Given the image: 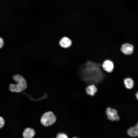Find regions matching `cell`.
Listing matches in <instances>:
<instances>
[{
	"label": "cell",
	"instance_id": "30bf717a",
	"mask_svg": "<svg viewBox=\"0 0 138 138\" xmlns=\"http://www.w3.org/2000/svg\"><path fill=\"white\" fill-rule=\"evenodd\" d=\"M123 82L125 87L128 89H131L134 87V81L133 79L130 77L125 78L124 79Z\"/></svg>",
	"mask_w": 138,
	"mask_h": 138
},
{
	"label": "cell",
	"instance_id": "52a82bcc",
	"mask_svg": "<svg viewBox=\"0 0 138 138\" xmlns=\"http://www.w3.org/2000/svg\"><path fill=\"white\" fill-rule=\"evenodd\" d=\"M59 43L61 47L64 48H66L71 46L72 42L69 38L65 36L61 38L59 41Z\"/></svg>",
	"mask_w": 138,
	"mask_h": 138
},
{
	"label": "cell",
	"instance_id": "8fae6325",
	"mask_svg": "<svg viewBox=\"0 0 138 138\" xmlns=\"http://www.w3.org/2000/svg\"><path fill=\"white\" fill-rule=\"evenodd\" d=\"M56 137L57 138H67L68 136L64 133H60L57 134Z\"/></svg>",
	"mask_w": 138,
	"mask_h": 138
},
{
	"label": "cell",
	"instance_id": "5bb4252c",
	"mask_svg": "<svg viewBox=\"0 0 138 138\" xmlns=\"http://www.w3.org/2000/svg\"><path fill=\"white\" fill-rule=\"evenodd\" d=\"M135 96L137 99L138 100V91L136 93Z\"/></svg>",
	"mask_w": 138,
	"mask_h": 138
},
{
	"label": "cell",
	"instance_id": "ba28073f",
	"mask_svg": "<svg viewBox=\"0 0 138 138\" xmlns=\"http://www.w3.org/2000/svg\"><path fill=\"white\" fill-rule=\"evenodd\" d=\"M35 135L34 129L30 127L26 128L22 133V136L24 138H32Z\"/></svg>",
	"mask_w": 138,
	"mask_h": 138
},
{
	"label": "cell",
	"instance_id": "7c38bea8",
	"mask_svg": "<svg viewBox=\"0 0 138 138\" xmlns=\"http://www.w3.org/2000/svg\"><path fill=\"white\" fill-rule=\"evenodd\" d=\"M5 124V120L3 117L0 116V129L2 128Z\"/></svg>",
	"mask_w": 138,
	"mask_h": 138
},
{
	"label": "cell",
	"instance_id": "8992f818",
	"mask_svg": "<svg viewBox=\"0 0 138 138\" xmlns=\"http://www.w3.org/2000/svg\"><path fill=\"white\" fill-rule=\"evenodd\" d=\"M128 135L131 138H138V122L127 130Z\"/></svg>",
	"mask_w": 138,
	"mask_h": 138
},
{
	"label": "cell",
	"instance_id": "6da1fadb",
	"mask_svg": "<svg viewBox=\"0 0 138 138\" xmlns=\"http://www.w3.org/2000/svg\"><path fill=\"white\" fill-rule=\"evenodd\" d=\"M13 79L16 84L11 83L9 86V89L13 92H20L25 89L27 87L26 79L21 75L16 74L13 76Z\"/></svg>",
	"mask_w": 138,
	"mask_h": 138
},
{
	"label": "cell",
	"instance_id": "3957f363",
	"mask_svg": "<svg viewBox=\"0 0 138 138\" xmlns=\"http://www.w3.org/2000/svg\"><path fill=\"white\" fill-rule=\"evenodd\" d=\"M105 112L107 119L109 120L115 121L119 120L118 111L116 109L108 107L106 109Z\"/></svg>",
	"mask_w": 138,
	"mask_h": 138
},
{
	"label": "cell",
	"instance_id": "5b68a950",
	"mask_svg": "<svg viewBox=\"0 0 138 138\" xmlns=\"http://www.w3.org/2000/svg\"><path fill=\"white\" fill-rule=\"evenodd\" d=\"M102 66L104 71L108 73H110L113 71L114 68V64L112 61L107 59L103 62Z\"/></svg>",
	"mask_w": 138,
	"mask_h": 138
},
{
	"label": "cell",
	"instance_id": "277c9868",
	"mask_svg": "<svg viewBox=\"0 0 138 138\" xmlns=\"http://www.w3.org/2000/svg\"><path fill=\"white\" fill-rule=\"evenodd\" d=\"M134 46L132 44L125 43L121 45L120 48L121 52L124 54L130 55L132 54L134 51Z\"/></svg>",
	"mask_w": 138,
	"mask_h": 138
},
{
	"label": "cell",
	"instance_id": "9c48e42d",
	"mask_svg": "<svg viewBox=\"0 0 138 138\" xmlns=\"http://www.w3.org/2000/svg\"><path fill=\"white\" fill-rule=\"evenodd\" d=\"M98 90V89L96 85L91 84L88 85L86 88V92L89 95L94 96Z\"/></svg>",
	"mask_w": 138,
	"mask_h": 138
},
{
	"label": "cell",
	"instance_id": "4fadbf2b",
	"mask_svg": "<svg viewBox=\"0 0 138 138\" xmlns=\"http://www.w3.org/2000/svg\"><path fill=\"white\" fill-rule=\"evenodd\" d=\"M4 44V40L1 37L0 38V48L3 47Z\"/></svg>",
	"mask_w": 138,
	"mask_h": 138
},
{
	"label": "cell",
	"instance_id": "7a4b0ae2",
	"mask_svg": "<svg viewBox=\"0 0 138 138\" xmlns=\"http://www.w3.org/2000/svg\"><path fill=\"white\" fill-rule=\"evenodd\" d=\"M56 119V117L53 112L49 111L45 112L42 115L40 121L42 125L48 127L55 123Z\"/></svg>",
	"mask_w": 138,
	"mask_h": 138
}]
</instances>
